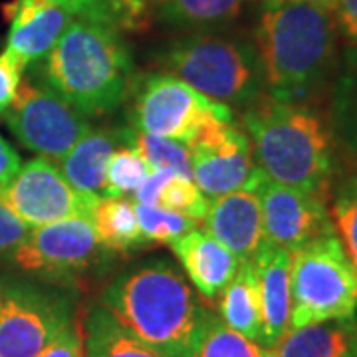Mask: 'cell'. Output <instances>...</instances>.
<instances>
[{
	"label": "cell",
	"instance_id": "cell-1",
	"mask_svg": "<svg viewBox=\"0 0 357 357\" xmlns=\"http://www.w3.org/2000/svg\"><path fill=\"white\" fill-rule=\"evenodd\" d=\"M34 82L88 117L112 114L133 86V62L121 30L91 6L34 64Z\"/></svg>",
	"mask_w": 357,
	"mask_h": 357
},
{
	"label": "cell",
	"instance_id": "cell-2",
	"mask_svg": "<svg viewBox=\"0 0 357 357\" xmlns=\"http://www.w3.org/2000/svg\"><path fill=\"white\" fill-rule=\"evenodd\" d=\"M332 8L300 0H264L255 48L268 96L300 103L324 84L335 60Z\"/></svg>",
	"mask_w": 357,
	"mask_h": 357
},
{
	"label": "cell",
	"instance_id": "cell-3",
	"mask_svg": "<svg viewBox=\"0 0 357 357\" xmlns=\"http://www.w3.org/2000/svg\"><path fill=\"white\" fill-rule=\"evenodd\" d=\"M102 306L145 344L192 357L208 307L173 262L149 260L121 272L102 294Z\"/></svg>",
	"mask_w": 357,
	"mask_h": 357
},
{
	"label": "cell",
	"instance_id": "cell-4",
	"mask_svg": "<svg viewBox=\"0 0 357 357\" xmlns=\"http://www.w3.org/2000/svg\"><path fill=\"white\" fill-rule=\"evenodd\" d=\"M243 128L256 167L270 181L302 191H326L333 173V139L316 112L260 93L244 107Z\"/></svg>",
	"mask_w": 357,
	"mask_h": 357
},
{
	"label": "cell",
	"instance_id": "cell-5",
	"mask_svg": "<svg viewBox=\"0 0 357 357\" xmlns=\"http://www.w3.org/2000/svg\"><path fill=\"white\" fill-rule=\"evenodd\" d=\"M155 60L161 72L229 107H246L264 86L255 44L232 36L195 32L163 48Z\"/></svg>",
	"mask_w": 357,
	"mask_h": 357
},
{
	"label": "cell",
	"instance_id": "cell-6",
	"mask_svg": "<svg viewBox=\"0 0 357 357\" xmlns=\"http://www.w3.org/2000/svg\"><path fill=\"white\" fill-rule=\"evenodd\" d=\"M290 330L356 316L357 270L335 232L290 252Z\"/></svg>",
	"mask_w": 357,
	"mask_h": 357
},
{
	"label": "cell",
	"instance_id": "cell-7",
	"mask_svg": "<svg viewBox=\"0 0 357 357\" xmlns=\"http://www.w3.org/2000/svg\"><path fill=\"white\" fill-rule=\"evenodd\" d=\"M129 117L135 131L178 141L187 147L213 129L234 121L229 105L206 98L165 72L141 77L135 84Z\"/></svg>",
	"mask_w": 357,
	"mask_h": 357
},
{
	"label": "cell",
	"instance_id": "cell-8",
	"mask_svg": "<svg viewBox=\"0 0 357 357\" xmlns=\"http://www.w3.org/2000/svg\"><path fill=\"white\" fill-rule=\"evenodd\" d=\"M74 316L64 290L0 276V357H36Z\"/></svg>",
	"mask_w": 357,
	"mask_h": 357
},
{
	"label": "cell",
	"instance_id": "cell-9",
	"mask_svg": "<svg viewBox=\"0 0 357 357\" xmlns=\"http://www.w3.org/2000/svg\"><path fill=\"white\" fill-rule=\"evenodd\" d=\"M2 117L22 147L54 163H60L91 129V117L34 79L20 84L14 102Z\"/></svg>",
	"mask_w": 357,
	"mask_h": 357
},
{
	"label": "cell",
	"instance_id": "cell-10",
	"mask_svg": "<svg viewBox=\"0 0 357 357\" xmlns=\"http://www.w3.org/2000/svg\"><path fill=\"white\" fill-rule=\"evenodd\" d=\"M109 255L98 243L91 220L66 218L30 229L22 243L8 255L10 264L48 280H70L100 266Z\"/></svg>",
	"mask_w": 357,
	"mask_h": 357
},
{
	"label": "cell",
	"instance_id": "cell-11",
	"mask_svg": "<svg viewBox=\"0 0 357 357\" xmlns=\"http://www.w3.org/2000/svg\"><path fill=\"white\" fill-rule=\"evenodd\" d=\"M98 199L74 189L60 167L40 155L26 161L0 189V201L30 229L66 218L89 220Z\"/></svg>",
	"mask_w": 357,
	"mask_h": 357
},
{
	"label": "cell",
	"instance_id": "cell-12",
	"mask_svg": "<svg viewBox=\"0 0 357 357\" xmlns=\"http://www.w3.org/2000/svg\"><path fill=\"white\" fill-rule=\"evenodd\" d=\"M252 191L260 199L264 243L294 252L333 229L324 192L284 187L260 173Z\"/></svg>",
	"mask_w": 357,
	"mask_h": 357
},
{
	"label": "cell",
	"instance_id": "cell-13",
	"mask_svg": "<svg viewBox=\"0 0 357 357\" xmlns=\"http://www.w3.org/2000/svg\"><path fill=\"white\" fill-rule=\"evenodd\" d=\"M191 178L213 201L236 191H252L260 169L255 163L252 145L236 121L220 126L195 141L191 147Z\"/></svg>",
	"mask_w": 357,
	"mask_h": 357
},
{
	"label": "cell",
	"instance_id": "cell-14",
	"mask_svg": "<svg viewBox=\"0 0 357 357\" xmlns=\"http://www.w3.org/2000/svg\"><path fill=\"white\" fill-rule=\"evenodd\" d=\"M96 0H14L6 16L10 20L8 44L24 64L34 66L62 38L72 22L86 14Z\"/></svg>",
	"mask_w": 357,
	"mask_h": 357
},
{
	"label": "cell",
	"instance_id": "cell-15",
	"mask_svg": "<svg viewBox=\"0 0 357 357\" xmlns=\"http://www.w3.org/2000/svg\"><path fill=\"white\" fill-rule=\"evenodd\" d=\"M204 230L227 246L241 262L252 260L264 244L262 208L255 191H236L208 203Z\"/></svg>",
	"mask_w": 357,
	"mask_h": 357
},
{
	"label": "cell",
	"instance_id": "cell-16",
	"mask_svg": "<svg viewBox=\"0 0 357 357\" xmlns=\"http://www.w3.org/2000/svg\"><path fill=\"white\" fill-rule=\"evenodd\" d=\"M173 255L183 266V274L203 300H217L234 278L241 260L208 232L191 230L169 243Z\"/></svg>",
	"mask_w": 357,
	"mask_h": 357
},
{
	"label": "cell",
	"instance_id": "cell-17",
	"mask_svg": "<svg viewBox=\"0 0 357 357\" xmlns=\"http://www.w3.org/2000/svg\"><path fill=\"white\" fill-rule=\"evenodd\" d=\"M260 304H262V342L274 347L290 330V252L264 243L252 258Z\"/></svg>",
	"mask_w": 357,
	"mask_h": 357
},
{
	"label": "cell",
	"instance_id": "cell-18",
	"mask_svg": "<svg viewBox=\"0 0 357 357\" xmlns=\"http://www.w3.org/2000/svg\"><path fill=\"white\" fill-rule=\"evenodd\" d=\"M119 145H131V128H91L62 157L58 167L74 189L102 197L107 161Z\"/></svg>",
	"mask_w": 357,
	"mask_h": 357
},
{
	"label": "cell",
	"instance_id": "cell-19",
	"mask_svg": "<svg viewBox=\"0 0 357 357\" xmlns=\"http://www.w3.org/2000/svg\"><path fill=\"white\" fill-rule=\"evenodd\" d=\"M270 349L274 357H357V314L288 330Z\"/></svg>",
	"mask_w": 357,
	"mask_h": 357
},
{
	"label": "cell",
	"instance_id": "cell-20",
	"mask_svg": "<svg viewBox=\"0 0 357 357\" xmlns=\"http://www.w3.org/2000/svg\"><path fill=\"white\" fill-rule=\"evenodd\" d=\"M217 300L218 318L225 326L258 344L262 342V304L252 260L238 264L234 278Z\"/></svg>",
	"mask_w": 357,
	"mask_h": 357
},
{
	"label": "cell",
	"instance_id": "cell-21",
	"mask_svg": "<svg viewBox=\"0 0 357 357\" xmlns=\"http://www.w3.org/2000/svg\"><path fill=\"white\" fill-rule=\"evenodd\" d=\"M84 333L86 357H175L133 335L103 306L89 310Z\"/></svg>",
	"mask_w": 357,
	"mask_h": 357
},
{
	"label": "cell",
	"instance_id": "cell-22",
	"mask_svg": "<svg viewBox=\"0 0 357 357\" xmlns=\"http://www.w3.org/2000/svg\"><path fill=\"white\" fill-rule=\"evenodd\" d=\"M89 220L98 243L109 255H128L145 243L135 215V203L128 197H100Z\"/></svg>",
	"mask_w": 357,
	"mask_h": 357
},
{
	"label": "cell",
	"instance_id": "cell-23",
	"mask_svg": "<svg viewBox=\"0 0 357 357\" xmlns=\"http://www.w3.org/2000/svg\"><path fill=\"white\" fill-rule=\"evenodd\" d=\"M330 133L333 143L357 167V46L345 54L333 86Z\"/></svg>",
	"mask_w": 357,
	"mask_h": 357
},
{
	"label": "cell",
	"instance_id": "cell-24",
	"mask_svg": "<svg viewBox=\"0 0 357 357\" xmlns=\"http://www.w3.org/2000/svg\"><path fill=\"white\" fill-rule=\"evenodd\" d=\"M246 0H161L155 8V16L161 24L208 32L236 18Z\"/></svg>",
	"mask_w": 357,
	"mask_h": 357
},
{
	"label": "cell",
	"instance_id": "cell-25",
	"mask_svg": "<svg viewBox=\"0 0 357 357\" xmlns=\"http://www.w3.org/2000/svg\"><path fill=\"white\" fill-rule=\"evenodd\" d=\"M192 357H274V354L270 347L230 330L218 316L208 314L192 349Z\"/></svg>",
	"mask_w": 357,
	"mask_h": 357
},
{
	"label": "cell",
	"instance_id": "cell-26",
	"mask_svg": "<svg viewBox=\"0 0 357 357\" xmlns=\"http://www.w3.org/2000/svg\"><path fill=\"white\" fill-rule=\"evenodd\" d=\"M153 167L131 145L117 147L105 169V187L102 197H126L133 195L147 178Z\"/></svg>",
	"mask_w": 357,
	"mask_h": 357
},
{
	"label": "cell",
	"instance_id": "cell-27",
	"mask_svg": "<svg viewBox=\"0 0 357 357\" xmlns=\"http://www.w3.org/2000/svg\"><path fill=\"white\" fill-rule=\"evenodd\" d=\"M131 147H135L153 169H171L178 175L191 177V151L187 145L131 128Z\"/></svg>",
	"mask_w": 357,
	"mask_h": 357
},
{
	"label": "cell",
	"instance_id": "cell-28",
	"mask_svg": "<svg viewBox=\"0 0 357 357\" xmlns=\"http://www.w3.org/2000/svg\"><path fill=\"white\" fill-rule=\"evenodd\" d=\"M328 208L333 229L340 232V241L357 270V175L337 183Z\"/></svg>",
	"mask_w": 357,
	"mask_h": 357
},
{
	"label": "cell",
	"instance_id": "cell-29",
	"mask_svg": "<svg viewBox=\"0 0 357 357\" xmlns=\"http://www.w3.org/2000/svg\"><path fill=\"white\" fill-rule=\"evenodd\" d=\"M135 215L139 222L143 241L147 243H173L183 234L197 229V222L191 218L163 208L159 204L135 203Z\"/></svg>",
	"mask_w": 357,
	"mask_h": 357
},
{
	"label": "cell",
	"instance_id": "cell-30",
	"mask_svg": "<svg viewBox=\"0 0 357 357\" xmlns=\"http://www.w3.org/2000/svg\"><path fill=\"white\" fill-rule=\"evenodd\" d=\"M208 203L211 201L195 185V181L191 177L178 175V173H175L167 181V185L159 195V201H157L159 206L191 218L195 222L203 220L206 211H208Z\"/></svg>",
	"mask_w": 357,
	"mask_h": 357
},
{
	"label": "cell",
	"instance_id": "cell-31",
	"mask_svg": "<svg viewBox=\"0 0 357 357\" xmlns=\"http://www.w3.org/2000/svg\"><path fill=\"white\" fill-rule=\"evenodd\" d=\"M161 0H98L102 13L117 28H135L143 26L147 14L155 13Z\"/></svg>",
	"mask_w": 357,
	"mask_h": 357
},
{
	"label": "cell",
	"instance_id": "cell-32",
	"mask_svg": "<svg viewBox=\"0 0 357 357\" xmlns=\"http://www.w3.org/2000/svg\"><path fill=\"white\" fill-rule=\"evenodd\" d=\"M36 357H86L84 318L76 314L74 319Z\"/></svg>",
	"mask_w": 357,
	"mask_h": 357
},
{
	"label": "cell",
	"instance_id": "cell-33",
	"mask_svg": "<svg viewBox=\"0 0 357 357\" xmlns=\"http://www.w3.org/2000/svg\"><path fill=\"white\" fill-rule=\"evenodd\" d=\"M24 70V64L10 50H4L0 54V115L14 102L18 88L22 84Z\"/></svg>",
	"mask_w": 357,
	"mask_h": 357
},
{
	"label": "cell",
	"instance_id": "cell-34",
	"mask_svg": "<svg viewBox=\"0 0 357 357\" xmlns=\"http://www.w3.org/2000/svg\"><path fill=\"white\" fill-rule=\"evenodd\" d=\"M30 227H26L6 204L0 201V255H10L26 238Z\"/></svg>",
	"mask_w": 357,
	"mask_h": 357
},
{
	"label": "cell",
	"instance_id": "cell-35",
	"mask_svg": "<svg viewBox=\"0 0 357 357\" xmlns=\"http://www.w3.org/2000/svg\"><path fill=\"white\" fill-rule=\"evenodd\" d=\"M173 175H175V171H171V169H151V173L141 183L139 189L133 192L135 203L157 204L163 187H165L167 181L173 177Z\"/></svg>",
	"mask_w": 357,
	"mask_h": 357
},
{
	"label": "cell",
	"instance_id": "cell-36",
	"mask_svg": "<svg viewBox=\"0 0 357 357\" xmlns=\"http://www.w3.org/2000/svg\"><path fill=\"white\" fill-rule=\"evenodd\" d=\"M333 16L345 38L357 46V0H333Z\"/></svg>",
	"mask_w": 357,
	"mask_h": 357
},
{
	"label": "cell",
	"instance_id": "cell-37",
	"mask_svg": "<svg viewBox=\"0 0 357 357\" xmlns=\"http://www.w3.org/2000/svg\"><path fill=\"white\" fill-rule=\"evenodd\" d=\"M22 167L20 155L16 153L13 145L0 135V189L10 183V178L18 173Z\"/></svg>",
	"mask_w": 357,
	"mask_h": 357
},
{
	"label": "cell",
	"instance_id": "cell-38",
	"mask_svg": "<svg viewBox=\"0 0 357 357\" xmlns=\"http://www.w3.org/2000/svg\"><path fill=\"white\" fill-rule=\"evenodd\" d=\"M300 2H312V4H319V6H328L333 10V0H300Z\"/></svg>",
	"mask_w": 357,
	"mask_h": 357
}]
</instances>
